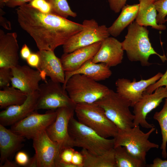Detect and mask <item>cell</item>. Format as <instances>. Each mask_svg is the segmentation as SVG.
Instances as JSON below:
<instances>
[{"label": "cell", "instance_id": "4fadbf2b", "mask_svg": "<svg viewBox=\"0 0 167 167\" xmlns=\"http://www.w3.org/2000/svg\"><path fill=\"white\" fill-rule=\"evenodd\" d=\"M32 139L37 167H55L61 151L59 145L49 138L45 130L39 133Z\"/></svg>", "mask_w": 167, "mask_h": 167}, {"label": "cell", "instance_id": "9a60e30c", "mask_svg": "<svg viewBox=\"0 0 167 167\" xmlns=\"http://www.w3.org/2000/svg\"><path fill=\"white\" fill-rule=\"evenodd\" d=\"M11 86L27 95L38 90L40 81L42 80L40 71L27 65H19L11 68Z\"/></svg>", "mask_w": 167, "mask_h": 167}, {"label": "cell", "instance_id": "52a82bcc", "mask_svg": "<svg viewBox=\"0 0 167 167\" xmlns=\"http://www.w3.org/2000/svg\"><path fill=\"white\" fill-rule=\"evenodd\" d=\"M104 110L118 131L133 126L134 115L130 111L131 102L110 89L109 93L95 102Z\"/></svg>", "mask_w": 167, "mask_h": 167}, {"label": "cell", "instance_id": "d6a6232c", "mask_svg": "<svg viewBox=\"0 0 167 167\" xmlns=\"http://www.w3.org/2000/svg\"><path fill=\"white\" fill-rule=\"evenodd\" d=\"M166 55L167 56V49ZM163 86H165L167 87V69L161 77L154 84L148 87L143 93H152L157 88Z\"/></svg>", "mask_w": 167, "mask_h": 167}, {"label": "cell", "instance_id": "5bb4252c", "mask_svg": "<svg viewBox=\"0 0 167 167\" xmlns=\"http://www.w3.org/2000/svg\"><path fill=\"white\" fill-rule=\"evenodd\" d=\"M163 75L159 72L150 78L141 79L138 81L135 78L132 82L126 78L118 79L115 82L116 92L129 101L131 103V107H133L141 99L147 88L157 81Z\"/></svg>", "mask_w": 167, "mask_h": 167}, {"label": "cell", "instance_id": "ffe728a7", "mask_svg": "<svg viewBox=\"0 0 167 167\" xmlns=\"http://www.w3.org/2000/svg\"><path fill=\"white\" fill-rule=\"evenodd\" d=\"M101 42L80 48L69 53H64L60 59L65 72L75 71L92 59L99 49Z\"/></svg>", "mask_w": 167, "mask_h": 167}, {"label": "cell", "instance_id": "5b68a950", "mask_svg": "<svg viewBox=\"0 0 167 167\" xmlns=\"http://www.w3.org/2000/svg\"><path fill=\"white\" fill-rule=\"evenodd\" d=\"M75 112L78 121L101 136L114 138L118 135L116 126L107 118L102 108L96 103L78 104Z\"/></svg>", "mask_w": 167, "mask_h": 167}, {"label": "cell", "instance_id": "d590c367", "mask_svg": "<svg viewBox=\"0 0 167 167\" xmlns=\"http://www.w3.org/2000/svg\"><path fill=\"white\" fill-rule=\"evenodd\" d=\"M127 0H108L109 7L113 11L118 13L126 4Z\"/></svg>", "mask_w": 167, "mask_h": 167}, {"label": "cell", "instance_id": "f1b7e54d", "mask_svg": "<svg viewBox=\"0 0 167 167\" xmlns=\"http://www.w3.org/2000/svg\"><path fill=\"white\" fill-rule=\"evenodd\" d=\"M51 5L52 13L67 19L68 17H76L77 13L71 9L67 0H48Z\"/></svg>", "mask_w": 167, "mask_h": 167}, {"label": "cell", "instance_id": "603a6c76", "mask_svg": "<svg viewBox=\"0 0 167 167\" xmlns=\"http://www.w3.org/2000/svg\"><path fill=\"white\" fill-rule=\"evenodd\" d=\"M139 6L135 21L144 27L151 26L152 28L163 30L166 29L163 24H159L156 22L157 11L154 0H139Z\"/></svg>", "mask_w": 167, "mask_h": 167}, {"label": "cell", "instance_id": "60d3db41", "mask_svg": "<svg viewBox=\"0 0 167 167\" xmlns=\"http://www.w3.org/2000/svg\"><path fill=\"white\" fill-rule=\"evenodd\" d=\"M149 167H167V160H162L159 158H156L150 164Z\"/></svg>", "mask_w": 167, "mask_h": 167}, {"label": "cell", "instance_id": "e575fe53", "mask_svg": "<svg viewBox=\"0 0 167 167\" xmlns=\"http://www.w3.org/2000/svg\"><path fill=\"white\" fill-rule=\"evenodd\" d=\"M30 159L26 152L23 151H19L16 155L15 162L19 166L27 167Z\"/></svg>", "mask_w": 167, "mask_h": 167}, {"label": "cell", "instance_id": "836d02e7", "mask_svg": "<svg viewBox=\"0 0 167 167\" xmlns=\"http://www.w3.org/2000/svg\"><path fill=\"white\" fill-rule=\"evenodd\" d=\"M75 150L73 148L68 147L62 149L59 155V159L63 162L71 163L72 157Z\"/></svg>", "mask_w": 167, "mask_h": 167}, {"label": "cell", "instance_id": "bcb514c9", "mask_svg": "<svg viewBox=\"0 0 167 167\" xmlns=\"http://www.w3.org/2000/svg\"><path fill=\"white\" fill-rule=\"evenodd\" d=\"M154 0V1H155H155H157V0Z\"/></svg>", "mask_w": 167, "mask_h": 167}, {"label": "cell", "instance_id": "7c38bea8", "mask_svg": "<svg viewBox=\"0 0 167 167\" xmlns=\"http://www.w3.org/2000/svg\"><path fill=\"white\" fill-rule=\"evenodd\" d=\"M167 98V87L157 88L151 93H143L141 99L133 106V126L140 125L146 129L155 127L146 120L147 114L158 106L164 98Z\"/></svg>", "mask_w": 167, "mask_h": 167}, {"label": "cell", "instance_id": "1f68e13d", "mask_svg": "<svg viewBox=\"0 0 167 167\" xmlns=\"http://www.w3.org/2000/svg\"><path fill=\"white\" fill-rule=\"evenodd\" d=\"M12 74L11 68L8 67L0 68V88L10 86Z\"/></svg>", "mask_w": 167, "mask_h": 167}, {"label": "cell", "instance_id": "2e32d148", "mask_svg": "<svg viewBox=\"0 0 167 167\" xmlns=\"http://www.w3.org/2000/svg\"><path fill=\"white\" fill-rule=\"evenodd\" d=\"M37 53L40 57L37 70L41 73L42 80L46 81V77L48 76L54 81L64 84L65 71L60 58L55 55L54 51L39 50Z\"/></svg>", "mask_w": 167, "mask_h": 167}, {"label": "cell", "instance_id": "74e56055", "mask_svg": "<svg viewBox=\"0 0 167 167\" xmlns=\"http://www.w3.org/2000/svg\"><path fill=\"white\" fill-rule=\"evenodd\" d=\"M71 162L76 167H83V157L80 152L75 151Z\"/></svg>", "mask_w": 167, "mask_h": 167}, {"label": "cell", "instance_id": "30bf717a", "mask_svg": "<svg viewBox=\"0 0 167 167\" xmlns=\"http://www.w3.org/2000/svg\"><path fill=\"white\" fill-rule=\"evenodd\" d=\"M35 111L11 126V129L25 138L32 139L39 133L45 130L56 118V110H50L43 114Z\"/></svg>", "mask_w": 167, "mask_h": 167}, {"label": "cell", "instance_id": "4316f807", "mask_svg": "<svg viewBox=\"0 0 167 167\" xmlns=\"http://www.w3.org/2000/svg\"><path fill=\"white\" fill-rule=\"evenodd\" d=\"M117 167H142L146 164L132 156L123 146L114 148Z\"/></svg>", "mask_w": 167, "mask_h": 167}, {"label": "cell", "instance_id": "d6986e66", "mask_svg": "<svg viewBox=\"0 0 167 167\" xmlns=\"http://www.w3.org/2000/svg\"><path fill=\"white\" fill-rule=\"evenodd\" d=\"M17 37L15 32L5 33L0 29V68H11L19 65Z\"/></svg>", "mask_w": 167, "mask_h": 167}, {"label": "cell", "instance_id": "7a4b0ae2", "mask_svg": "<svg viewBox=\"0 0 167 167\" xmlns=\"http://www.w3.org/2000/svg\"><path fill=\"white\" fill-rule=\"evenodd\" d=\"M149 31L146 27L141 26L135 21L127 28V33L122 42L128 59L131 62H139L143 66H149L152 63L149 62L152 55L158 56L163 62L167 60L164 54L161 55L152 46L148 37Z\"/></svg>", "mask_w": 167, "mask_h": 167}, {"label": "cell", "instance_id": "7bdbcfd3", "mask_svg": "<svg viewBox=\"0 0 167 167\" xmlns=\"http://www.w3.org/2000/svg\"><path fill=\"white\" fill-rule=\"evenodd\" d=\"M19 166L16 162H12L9 160H6L2 165H0V167H17Z\"/></svg>", "mask_w": 167, "mask_h": 167}, {"label": "cell", "instance_id": "cb8c5ba5", "mask_svg": "<svg viewBox=\"0 0 167 167\" xmlns=\"http://www.w3.org/2000/svg\"><path fill=\"white\" fill-rule=\"evenodd\" d=\"M139 4L125 5L112 25L108 28L110 35L114 37L119 36L124 29L135 19L139 8Z\"/></svg>", "mask_w": 167, "mask_h": 167}, {"label": "cell", "instance_id": "ee69618b", "mask_svg": "<svg viewBox=\"0 0 167 167\" xmlns=\"http://www.w3.org/2000/svg\"><path fill=\"white\" fill-rule=\"evenodd\" d=\"M6 0H0V7L2 9L5 6V2Z\"/></svg>", "mask_w": 167, "mask_h": 167}, {"label": "cell", "instance_id": "8d00e7d4", "mask_svg": "<svg viewBox=\"0 0 167 167\" xmlns=\"http://www.w3.org/2000/svg\"><path fill=\"white\" fill-rule=\"evenodd\" d=\"M28 64L30 66L38 69L40 63V57L37 53H32L26 59Z\"/></svg>", "mask_w": 167, "mask_h": 167}, {"label": "cell", "instance_id": "3957f363", "mask_svg": "<svg viewBox=\"0 0 167 167\" xmlns=\"http://www.w3.org/2000/svg\"><path fill=\"white\" fill-rule=\"evenodd\" d=\"M68 132L73 147L82 148L96 155L105 154L114 148L115 139L103 137L74 118L70 119Z\"/></svg>", "mask_w": 167, "mask_h": 167}, {"label": "cell", "instance_id": "6da1fadb", "mask_svg": "<svg viewBox=\"0 0 167 167\" xmlns=\"http://www.w3.org/2000/svg\"><path fill=\"white\" fill-rule=\"evenodd\" d=\"M20 27L33 39L39 50L54 51L81 31L82 24L53 13H42L27 3L16 9Z\"/></svg>", "mask_w": 167, "mask_h": 167}, {"label": "cell", "instance_id": "f546056e", "mask_svg": "<svg viewBox=\"0 0 167 167\" xmlns=\"http://www.w3.org/2000/svg\"><path fill=\"white\" fill-rule=\"evenodd\" d=\"M156 9L158 12L156 22L159 24H163L166 21L165 17L167 15V0H158L155 2Z\"/></svg>", "mask_w": 167, "mask_h": 167}, {"label": "cell", "instance_id": "7402d4cb", "mask_svg": "<svg viewBox=\"0 0 167 167\" xmlns=\"http://www.w3.org/2000/svg\"><path fill=\"white\" fill-rule=\"evenodd\" d=\"M83 75L96 81L109 78L112 72L109 67L102 63H95L91 59L85 62L78 69L71 72H65V84L72 75L76 74Z\"/></svg>", "mask_w": 167, "mask_h": 167}, {"label": "cell", "instance_id": "ab89813d", "mask_svg": "<svg viewBox=\"0 0 167 167\" xmlns=\"http://www.w3.org/2000/svg\"><path fill=\"white\" fill-rule=\"evenodd\" d=\"M5 13L2 8H0V25L5 29L7 30H11L12 29L10 22L3 16Z\"/></svg>", "mask_w": 167, "mask_h": 167}, {"label": "cell", "instance_id": "277c9868", "mask_svg": "<svg viewBox=\"0 0 167 167\" xmlns=\"http://www.w3.org/2000/svg\"><path fill=\"white\" fill-rule=\"evenodd\" d=\"M62 86L76 105L94 103L106 96L110 90L106 86L80 74L72 75Z\"/></svg>", "mask_w": 167, "mask_h": 167}, {"label": "cell", "instance_id": "8fae6325", "mask_svg": "<svg viewBox=\"0 0 167 167\" xmlns=\"http://www.w3.org/2000/svg\"><path fill=\"white\" fill-rule=\"evenodd\" d=\"M75 108L63 107L56 109L55 120L45 129L49 137L59 145L61 151L66 148H73L68 132V125L70 119L74 116Z\"/></svg>", "mask_w": 167, "mask_h": 167}, {"label": "cell", "instance_id": "ba28073f", "mask_svg": "<svg viewBox=\"0 0 167 167\" xmlns=\"http://www.w3.org/2000/svg\"><path fill=\"white\" fill-rule=\"evenodd\" d=\"M83 29L71 37L62 45L64 53L67 54L98 42H102L110 35L105 25H99L94 19H85Z\"/></svg>", "mask_w": 167, "mask_h": 167}, {"label": "cell", "instance_id": "f6af8a7d", "mask_svg": "<svg viewBox=\"0 0 167 167\" xmlns=\"http://www.w3.org/2000/svg\"><path fill=\"white\" fill-rule=\"evenodd\" d=\"M165 20L166 22H167V18H166V19H165Z\"/></svg>", "mask_w": 167, "mask_h": 167}, {"label": "cell", "instance_id": "e0dca14e", "mask_svg": "<svg viewBox=\"0 0 167 167\" xmlns=\"http://www.w3.org/2000/svg\"><path fill=\"white\" fill-rule=\"evenodd\" d=\"M38 91L28 95L22 104L8 106L0 112V124L6 126H12L36 110Z\"/></svg>", "mask_w": 167, "mask_h": 167}, {"label": "cell", "instance_id": "4dcf8cb0", "mask_svg": "<svg viewBox=\"0 0 167 167\" xmlns=\"http://www.w3.org/2000/svg\"><path fill=\"white\" fill-rule=\"evenodd\" d=\"M28 4L42 13H52L51 5L46 0H33Z\"/></svg>", "mask_w": 167, "mask_h": 167}, {"label": "cell", "instance_id": "484cf974", "mask_svg": "<svg viewBox=\"0 0 167 167\" xmlns=\"http://www.w3.org/2000/svg\"><path fill=\"white\" fill-rule=\"evenodd\" d=\"M28 95L12 86L5 87L0 91V108L21 104L26 100Z\"/></svg>", "mask_w": 167, "mask_h": 167}, {"label": "cell", "instance_id": "f35d334b", "mask_svg": "<svg viewBox=\"0 0 167 167\" xmlns=\"http://www.w3.org/2000/svg\"><path fill=\"white\" fill-rule=\"evenodd\" d=\"M32 0H6L5 2V5L8 7L13 8L16 6H21ZM46 0L48 1V0Z\"/></svg>", "mask_w": 167, "mask_h": 167}, {"label": "cell", "instance_id": "83f0119b", "mask_svg": "<svg viewBox=\"0 0 167 167\" xmlns=\"http://www.w3.org/2000/svg\"><path fill=\"white\" fill-rule=\"evenodd\" d=\"M160 125L162 136V143L161 149L162 150V156L164 158L167 157L166 151L167 143V98H165L164 105L161 111L155 112L153 117Z\"/></svg>", "mask_w": 167, "mask_h": 167}, {"label": "cell", "instance_id": "ac0fdd59", "mask_svg": "<svg viewBox=\"0 0 167 167\" xmlns=\"http://www.w3.org/2000/svg\"><path fill=\"white\" fill-rule=\"evenodd\" d=\"M124 51L122 42L109 37L102 41L99 49L91 60L95 63H105L109 67L115 66L122 63Z\"/></svg>", "mask_w": 167, "mask_h": 167}, {"label": "cell", "instance_id": "d4e9b609", "mask_svg": "<svg viewBox=\"0 0 167 167\" xmlns=\"http://www.w3.org/2000/svg\"><path fill=\"white\" fill-rule=\"evenodd\" d=\"M83 167H117L114 148L104 154L96 155L82 149Z\"/></svg>", "mask_w": 167, "mask_h": 167}, {"label": "cell", "instance_id": "9c48e42d", "mask_svg": "<svg viewBox=\"0 0 167 167\" xmlns=\"http://www.w3.org/2000/svg\"><path fill=\"white\" fill-rule=\"evenodd\" d=\"M60 83L50 79L39 85L36 110H56L63 107H75L76 105Z\"/></svg>", "mask_w": 167, "mask_h": 167}, {"label": "cell", "instance_id": "44dd1931", "mask_svg": "<svg viewBox=\"0 0 167 167\" xmlns=\"http://www.w3.org/2000/svg\"><path fill=\"white\" fill-rule=\"evenodd\" d=\"M25 138L0 124V165L24 146Z\"/></svg>", "mask_w": 167, "mask_h": 167}, {"label": "cell", "instance_id": "b9f144b4", "mask_svg": "<svg viewBox=\"0 0 167 167\" xmlns=\"http://www.w3.org/2000/svg\"><path fill=\"white\" fill-rule=\"evenodd\" d=\"M31 53L29 48L26 44H24L20 51L21 58L23 59L26 60Z\"/></svg>", "mask_w": 167, "mask_h": 167}, {"label": "cell", "instance_id": "8992f818", "mask_svg": "<svg viewBox=\"0 0 167 167\" xmlns=\"http://www.w3.org/2000/svg\"><path fill=\"white\" fill-rule=\"evenodd\" d=\"M155 127L144 133L136 126L122 130L118 131L114 138V148L118 146L124 147L132 156L146 164L147 153L152 148H159V145L151 142L148 139L155 130Z\"/></svg>", "mask_w": 167, "mask_h": 167}]
</instances>
